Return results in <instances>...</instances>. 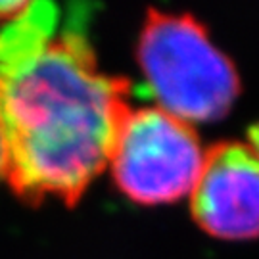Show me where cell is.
<instances>
[{
	"instance_id": "obj_7",
	"label": "cell",
	"mask_w": 259,
	"mask_h": 259,
	"mask_svg": "<svg viewBox=\"0 0 259 259\" xmlns=\"http://www.w3.org/2000/svg\"><path fill=\"white\" fill-rule=\"evenodd\" d=\"M250 146L257 152V156H259V123L250 131Z\"/></svg>"
},
{
	"instance_id": "obj_4",
	"label": "cell",
	"mask_w": 259,
	"mask_h": 259,
	"mask_svg": "<svg viewBox=\"0 0 259 259\" xmlns=\"http://www.w3.org/2000/svg\"><path fill=\"white\" fill-rule=\"evenodd\" d=\"M198 225L225 240L259 234V156L250 144H223L205 156L192 190Z\"/></svg>"
},
{
	"instance_id": "obj_1",
	"label": "cell",
	"mask_w": 259,
	"mask_h": 259,
	"mask_svg": "<svg viewBox=\"0 0 259 259\" xmlns=\"http://www.w3.org/2000/svg\"><path fill=\"white\" fill-rule=\"evenodd\" d=\"M125 108L81 27L67 19L48 45L0 73L6 177L25 200L75 202L108 167Z\"/></svg>"
},
{
	"instance_id": "obj_2",
	"label": "cell",
	"mask_w": 259,
	"mask_h": 259,
	"mask_svg": "<svg viewBox=\"0 0 259 259\" xmlns=\"http://www.w3.org/2000/svg\"><path fill=\"white\" fill-rule=\"evenodd\" d=\"M137 60L154 108L188 125L225 117L238 75L194 19L156 14L139 38Z\"/></svg>"
},
{
	"instance_id": "obj_6",
	"label": "cell",
	"mask_w": 259,
	"mask_h": 259,
	"mask_svg": "<svg viewBox=\"0 0 259 259\" xmlns=\"http://www.w3.org/2000/svg\"><path fill=\"white\" fill-rule=\"evenodd\" d=\"M6 177V142H4V133L0 125V179Z\"/></svg>"
},
{
	"instance_id": "obj_3",
	"label": "cell",
	"mask_w": 259,
	"mask_h": 259,
	"mask_svg": "<svg viewBox=\"0 0 259 259\" xmlns=\"http://www.w3.org/2000/svg\"><path fill=\"white\" fill-rule=\"evenodd\" d=\"M205 154L192 125L150 108L123 111L108 167L123 194L146 205L190 196Z\"/></svg>"
},
{
	"instance_id": "obj_5",
	"label": "cell",
	"mask_w": 259,
	"mask_h": 259,
	"mask_svg": "<svg viewBox=\"0 0 259 259\" xmlns=\"http://www.w3.org/2000/svg\"><path fill=\"white\" fill-rule=\"evenodd\" d=\"M31 0H0V19H8L27 6Z\"/></svg>"
}]
</instances>
